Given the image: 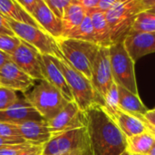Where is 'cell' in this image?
Instances as JSON below:
<instances>
[{
  "mask_svg": "<svg viewBox=\"0 0 155 155\" xmlns=\"http://www.w3.org/2000/svg\"><path fill=\"white\" fill-rule=\"evenodd\" d=\"M19 97L13 90L0 87V112L5 111L17 102Z\"/></svg>",
  "mask_w": 155,
  "mask_h": 155,
  "instance_id": "27",
  "label": "cell"
},
{
  "mask_svg": "<svg viewBox=\"0 0 155 155\" xmlns=\"http://www.w3.org/2000/svg\"><path fill=\"white\" fill-rule=\"evenodd\" d=\"M109 54L114 83L117 86H121L138 95L134 71L135 62L127 52L124 43L119 42L110 45Z\"/></svg>",
  "mask_w": 155,
  "mask_h": 155,
  "instance_id": "6",
  "label": "cell"
},
{
  "mask_svg": "<svg viewBox=\"0 0 155 155\" xmlns=\"http://www.w3.org/2000/svg\"><path fill=\"white\" fill-rule=\"evenodd\" d=\"M66 38L86 41V42H91V43L95 44L93 24H92L91 17L88 14H86L85 17L84 18L80 25L77 26L73 32H71V34Z\"/></svg>",
  "mask_w": 155,
  "mask_h": 155,
  "instance_id": "25",
  "label": "cell"
},
{
  "mask_svg": "<svg viewBox=\"0 0 155 155\" xmlns=\"http://www.w3.org/2000/svg\"><path fill=\"white\" fill-rule=\"evenodd\" d=\"M154 108H155V107H154Z\"/></svg>",
  "mask_w": 155,
  "mask_h": 155,
  "instance_id": "45",
  "label": "cell"
},
{
  "mask_svg": "<svg viewBox=\"0 0 155 155\" xmlns=\"http://www.w3.org/2000/svg\"><path fill=\"white\" fill-rule=\"evenodd\" d=\"M99 0H77V3L85 10L86 14L92 10H94L98 5Z\"/></svg>",
  "mask_w": 155,
  "mask_h": 155,
  "instance_id": "34",
  "label": "cell"
},
{
  "mask_svg": "<svg viewBox=\"0 0 155 155\" xmlns=\"http://www.w3.org/2000/svg\"><path fill=\"white\" fill-rule=\"evenodd\" d=\"M33 17L40 27L54 39L62 36V23L49 9L45 0H38Z\"/></svg>",
  "mask_w": 155,
  "mask_h": 155,
  "instance_id": "17",
  "label": "cell"
},
{
  "mask_svg": "<svg viewBox=\"0 0 155 155\" xmlns=\"http://www.w3.org/2000/svg\"><path fill=\"white\" fill-rule=\"evenodd\" d=\"M9 60H10L9 54H7L4 53L2 51H0V67L2 65H4L6 62H8Z\"/></svg>",
  "mask_w": 155,
  "mask_h": 155,
  "instance_id": "39",
  "label": "cell"
},
{
  "mask_svg": "<svg viewBox=\"0 0 155 155\" xmlns=\"http://www.w3.org/2000/svg\"><path fill=\"white\" fill-rule=\"evenodd\" d=\"M148 12H150V13H153V14H155V7L153 8H152V9H149V10H147Z\"/></svg>",
  "mask_w": 155,
  "mask_h": 155,
  "instance_id": "41",
  "label": "cell"
},
{
  "mask_svg": "<svg viewBox=\"0 0 155 155\" xmlns=\"http://www.w3.org/2000/svg\"><path fill=\"white\" fill-rule=\"evenodd\" d=\"M116 0H99L96 10L102 13H106L115 3Z\"/></svg>",
  "mask_w": 155,
  "mask_h": 155,
  "instance_id": "35",
  "label": "cell"
},
{
  "mask_svg": "<svg viewBox=\"0 0 155 155\" xmlns=\"http://www.w3.org/2000/svg\"><path fill=\"white\" fill-rule=\"evenodd\" d=\"M16 125L21 137L31 145H45L52 138L45 120L26 121Z\"/></svg>",
  "mask_w": 155,
  "mask_h": 155,
  "instance_id": "16",
  "label": "cell"
},
{
  "mask_svg": "<svg viewBox=\"0 0 155 155\" xmlns=\"http://www.w3.org/2000/svg\"><path fill=\"white\" fill-rule=\"evenodd\" d=\"M84 114L89 154L122 155L127 151L126 137L101 105L95 104Z\"/></svg>",
  "mask_w": 155,
  "mask_h": 155,
  "instance_id": "1",
  "label": "cell"
},
{
  "mask_svg": "<svg viewBox=\"0 0 155 155\" xmlns=\"http://www.w3.org/2000/svg\"><path fill=\"white\" fill-rule=\"evenodd\" d=\"M148 155H155V143L154 144H153V148H152V150L148 153Z\"/></svg>",
  "mask_w": 155,
  "mask_h": 155,
  "instance_id": "40",
  "label": "cell"
},
{
  "mask_svg": "<svg viewBox=\"0 0 155 155\" xmlns=\"http://www.w3.org/2000/svg\"><path fill=\"white\" fill-rule=\"evenodd\" d=\"M87 155H90V154H89V153H88V154H87Z\"/></svg>",
  "mask_w": 155,
  "mask_h": 155,
  "instance_id": "44",
  "label": "cell"
},
{
  "mask_svg": "<svg viewBox=\"0 0 155 155\" xmlns=\"http://www.w3.org/2000/svg\"><path fill=\"white\" fill-rule=\"evenodd\" d=\"M143 117L152 126L155 127V108L152 109V110H147V112L143 115Z\"/></svg>",
  "mask_w": 155,
  "mask_h": 155,
  "instance_id": "38",
  "label": "cell"
},
{
  "mask_svg": "<svg viewBox=\"0 0 155 155\" xmlns=\"http://www.w3.org/2000/svg\"><path fill=\"white\" fill-rule=\"evenodd\" d=\"M104 111L111 115L119 107V94H118V86L114 83L112 87L110 88L109 92L107 93L106 96L104 99V105L102 106Z\"/></svg>",
  "mask_w": 155,
  "mask_h": 155,
  "instance_id": "26",
  "label": "cell"
},
{
  "mask_svg": "<svg viewBox=\"0 0 155 155\" xmlns=\"http://www.w3.org/2000/svg\"><path fill=\"white\" fill-rule=\"evenodd\" d=\"M0 13L7 19L42 29L34 17L20 5L17 0H0Z\"/></svg>",
  "mask_w": 155,
  "mask_h": 155,
  "instance_id": "19",
  "label": "cell"
},
{
  "mask_svg": "<svg viewBox=\"0 0 155 155\" xmlns=\"http://www.w3.org/2000/svg\"><path fill=\"white\" fill-rule=\"evenodd\" d=\"M124 43L134 62L147 54L155 53V33L130 34Z\"/></svg>",
  "mask_w": 155,
  "mask_h": 155,
  "instance_id": "15",
  "label": "cell"
},
{
  "mask_svg": "<svg viewBox=\"0 0 155 155\" xmlns=\"http://www.w3.org/2000/svg\"><path fill=\"white\" fill-rule=\"evenodd\" d=\"M9 56L10 60L19 69L35 82L45 80L42 54L35 47L21 40L20 45Z\"/></svg>",
  "mask_w": 155,
  "mask_h": 155,
  "instance_id": "9",
  "label": "cell"
},
{
  "mask_svg": "<svg viewBox=\"0 0 155 155\" xmlns=\"http://www.w3.org/2000/svg\"><path fill=\"white\" fill-rule=\"evenodd\" d=\"M0 136L5 138H22L16 124L0 122Z\"/></svg>",
  "mask_w": 155,
  "mask_h": 155,
  "instance_id": "30",
  "label": "cell"
},
{
  "mask_svg": "<svg viewBox=\"0 0 155 155\" xmlns=\"http://www.w3.org/2000/svg\"><path fill=\"white\" fill-rule=\"evenodd\" d=\"M45 2L53 14L60 21H62L64 12L67 6L71 4L72 0H45Z\"/></svg>",
  "mask_w": 155,
  "mask_h": 155,
  "instance_id": "28",
  "label": "cell"
},
{
  "mask_svg": "<svg viewBox=\"0 0 155 155\" xmlns=\"http://www.w3.org/2000/svg\"><path fill=\"white\" fill-rule=\"evenodd\" d=\"M24 97L45 121L54 118L69 103L46 80L38 81L31 90L24 94Z\"/></svg>",
  "mask_w": 155,
  "mask_h": 155,
  "instance_id": "4",
  "label": "cell"
},
{
  "mask_svg": "<svg viewBox=\"0 0 155 155\" xmlns=\"http://www.w3.org/2000/svg\"><path fill=\"white\" fill-rule=\"evenodd\" d=\"M139 33H155V14L143 11L138 15L130 34Z\"/></svg>",
  "mask_w": 155,
  "mask_h": 155,
  "instance_id": "24",
  "label": "cell"
},
{
  "mask_svg": "<svg viewBox=\"0 0 155 155\" xmlns=\"http://www.w3.org/2000/svg\"><path fill=\"white\" fill-rule=\"evenodd\" d=\"M20 43H21V40L16 36L12 37V36L0 35V51L9 55L17 48Z\"/></svg>",
  "mask_w": 155,
  "mask_h": 155,
  "instance_id": "29",
  "label": "cell"
},
{
  "mask_svg": "<svg viewBox=\"0 0 155 155\" xmlns=\"http://www.w3.org/2000/svg\"><path fill=\"white\" fill-rule=\"evenodd\" d=\"M131 155H142V154H131Z\"/></svg>",
  "mask_w": 155,
  "mask_h": 155,
  "instance_id": "43",
  "label": "cell"
},
{
  "mask_svg": "<svg viewBox=\"0 0 155 155\" xmlns=\"http://www.w3.org/2000/svg\"><path fill=\"white\" fill-rule=\"evenodd\" d=\"M91 83L97 95L104 101L114 84L109 47L100 46L93 64Z\"/></svg>",
  "mask_w": 155,
  "mask_h": 155,
  "instance_id": "10",
  "label": "cell"
},
{
  "mask_svg": "<svg viewBox=\"0 0 155 155\" xmlns=\"http://www.w3.org/2000/svg\"><path fill=\"white\" fill-rule=\"evenodd\" d=\"M44 145H31L20 155H43Z\"/></svg>",
  "mask_w": 155,
  "mask_h": 155,
  "instance_id": "37",
  "label": "cell"
},
{
  "mask_svg": "<svg viewBox=\"0 0 155 155\" xmlns=\"http://www.w3.org/2000/svg\"><path fill=\"white\" fill-rule=\"evenodd\" d=\"M0 35L15 37V35L12 30L7 18L0 13Z\"/></svg>",
  "mask_w": 155,
  "mask_h": 155,
  "instance_id": "32",
  "label": "cell"
},
{
  "mask_svg": "<svg viewBox=\"0 0 155 155\" xmlns=\"http://www.w3.org/2000/svg\"><path fill=\"white\" fill-rule=\"evenodd\" d=\"M35 84V81L19 69L11 60L0 67V87L26 93Z\"/></svg>",
  "mask_w": 155,
  "mask_h": 155,
  "instance_id": "12",
  "label": "cell"
},
{
  "mask_svg": "<svg viewBox=\"0 0 155 155\" xmlns=\"http://www.w3.org/2000/svg\"><path fill=\"white\" fill-rule=\"evenodd\" d=\"M127 152L131 154L148 155L155 143V139L148 132L126 138Z\"/></svg>",
  "mask_w": 155,
  "mask_h": 155,
  "instance_id": "23",
  "label": "cell"
},
{
  "mask_svg": "<svg viewBox=\"0 0 155 155\" xmlns=\"http://www.w3.org/2000/svg\"><path fill=\"white\" fill-rule=\"evenodd\" d=\"M43 61V74L45 80L58 89L67 102H74L71 90L66 83V80L57 65L56 57L51 55H42Z\"/></svg>",
  "mask_w": 155,
  "mask_h": 155,
  "instance_id": "14",
  "label": "cell"
},
{
  "mask_svg": "<svg viewBox=\"0 0 155 155\" xmlns=\"http://www.w3.org/2000/svg\"><path fill=\"white\" fill-rule=\"evenodd\" d=\"M56 41L65 61L91 81L93 64L100 46L71 38H59Z\"/></svg>",
  "mask_w": 155,
  "mask_h": 155,
  "instance_id": "5",
  "label": "cell"
},
{
  "mask_svg": "<svg viewBox=\"0 0 155 155\" xmlns=\"http://www.w3.org/2000/svg\"><path fill=\"white\" fill-rule=\"evenodd\" d=\"M85 15V10L77 3V0H72L71 4L67 6L61 21L62 36L60 38H66L71 32L80 25Z\"/></svg>",
  "mask_w": 155,
  "mask_h": 155,
  "instance_id": "20",
  "label": "cell"
},
{
  "mask_svg": "<svg viewBox=\"0 0 155 155\" xmlns=\"http://www.w3.org/2000/svg\"><path fill=\"white\" fill-rule=\"evenodd\" d=\"M16 37L35 47L42 55H51L58 59L64 58L56 39L44 30L7 19Z\"/></svg>",
  "mask_w": 155,
  "mask_h": 155,
  "instance_id": "8",
  "label": "cell"
},
{
  "mask_svg": "<svg viewBox=\"0 0 155 155\" xmlns=\"http://www.w3.org/2000/svg\"><path fill=\"white\" fill-rule=\"evenodd\" d=\"M46 123L53 137L64 132L85 127L86 119L84 112H82L74 102H69L61 112Z\"/></svg>",
  "mask_w": 155,
  "mask_h": 155,
  "instance_id": "11",
  "label": "cell"
},
{
  "mask_svg": "<svg viewBox=\"0 0 155 155\" xmlns=\"http://www.w3.org/2000/svg\"><path fill=\"white\" fill-rule=\"evenodd\" d=\"M119 107L121 110L131 114L143 115L147 112V108L141 101L139 95H136L128 90L118 86Z\"/></svg>",
  "mask_w": 155,
  "mask_h": 155,
  "instance_id": "22",
  "label": "cell"
},
{
  "mask_svg": "<svg viewBox=\"0 0 155 155\" xmlns=\"http://www.w3.org/2000/svg\"><path fill=\"white\" fill-rule=\"evenodd\" d=\"M30 146L31 144L27 143L3 146V147H0V155H20L26 149H28Z\"/></svg>",
  "mask_w": 155,
  "mask_h": 155,
  "instance_id": "31",
  "label": "cell"
},
{
  "mask_svg": "<svg viewBox=\"0 0 155 155\" xmlns=\"http://www.w3.org/2000/svg\"><path fill=\"white\" fill-rule=\"evenodd\" d=\"M26 143L23 138H5L0 136V147L6 145H15Z\"/></svg>",
  "mask_w": 155,
  "mask_h": 155,
  "instance_id": "36",
  "label": "cell"
},
{
  "mask_svg": "<svg viewBox=\"0 0 155 155\" xmlns=\"http://www.w3.org/2000/svg\"><path fill=\"white\" fill-rule=\"evenodd\" d=\"M122 155H131V153H130L129 152H127V151H126L125 153H123Z\"/></svg>",
  "mask_w": 155,
  "mask_h": 155,
  "instance_id": "42",
  "label": "cell"
},
{
  "mask_svg": "<svg viewBox=\"0 0 155 155\" xmlns=\"http://www.w3.org/2000/svg\"><path fill=\"white\" fill-rule=\"evenodd\" d=\"M56 63L71 90L74 102L82 112H86L95 104L104 105V101L97 95L88 78L72 67L64 58H56Z\"/></svg>",
  "mask_w": 155,
  "mask_h": 155,
  "instance_id": "3",
  "label": "cell"
},
{
  "mask_svg": "<svg viewBox=\"0 0 155 155\" xmlns=\"http://www.w3.org/2000/svg\"><path fill=\"white\" fill-rule=\"evenodd\" d=\"M20 5L31 15L33 16L34 11L35 9V6L37 5L38 0H17Z\"/></svg>",
  "mask_w": 155,
  "mask_h": 155,
  "instance_id": "33",
  "label": "cell"
},
{
  "mask_svg": "<svg viewBox=\"0 0 155 155\" xmlns=\"http://www.w3.org/2000/svg\"><path fill=\"white\" fill-rule=\"evenodd\" d=\"M87 14L90 15L92 20L95 44L103 47H109L112 45L111 33L105 17V13H102L94 9Z\"/></svg>",
  "mask_w": 155,
  "mask_h": 155,
  "instance_id": "21",
  "label": "cell"
},
{
  "mask_svg": "<svg viewBox=\"0 0 155 155\" xmlns=\"http://www.w3.org/2000/svg\"><path fill=\"white\" fill-rule=\"evenodd\" d=\"M89 145L86 128H78L53 136L44 145L43 155H87Z\"/></svg>",
  "mask_w": 155,
  "mask_h": 155,
  "instance_id": "7",
  "label": "cell"
},
{
  "mask_svg": "<svg viewBox=\"0 0 155 155\" xmlns=\"http://www.w3.org/2000/svg\"><path fill=\"white\" fill-rule=\"evenodd\" d=\"M110 117L115 122L126 138L147 132L143 122L140 118L121 109H117L110 115Z\"/></svg>",
  "mask_w": 155,
  "mask_h": 155,
  "instance_id": "18",
  "label": "cell"
},
{
  "mask_svg": "<svg viewBox=\"0 0 155 155\" xmlns=\"http://www.w3.org/2000/svg\"><path fill=\"white\" fill-rule=\"evenodd\" d=\"M45 120L25 98H19L15 104L0 112V122L18 124L26 121Z\"/></svg>",
  "mask_w": 155,
  "mask_h": 155,
  "instance_id": "13",
  "label": "cell"
},
{
  "mask_svg": "<svg viewBox=\"0 0 155 155\" xmlns=\"http://www.w3.org/2000/svg\"><path fill=\"white\" fill-rule=\"evenodd\" d=\"M147 11L143 0H116L105 13L112 45L124 42L130 34L138 15Z\"/></svg>",
  "mask_w": 155,
  "mask_h": 155,
  "instance_id": "2",
  "label": "cell"
}]
</instances>
